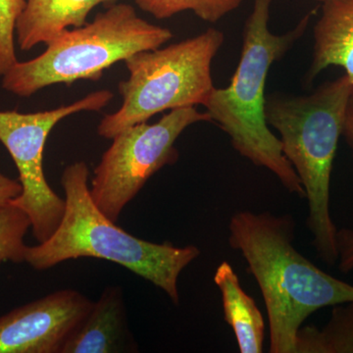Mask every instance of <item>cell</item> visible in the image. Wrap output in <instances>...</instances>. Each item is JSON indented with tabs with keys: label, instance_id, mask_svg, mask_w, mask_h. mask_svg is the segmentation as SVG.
Returning a JSON list of instances; mask_svg holds the SVG:
<instances>
[{
	"label": "cell",
	"instance_id": "d6986e66",
	"mask_svg": "<svg viewBox=\"0 0 353 353\" xmlns=\"http://www.w3.org/2000/svg\"><path fill=\"white\" fill-rule=\"evenodd\" d=\"M22 185L19 180H13L0 173V210L6 208L13 199L20 196Z\"/></svg>",
	"mask_w": 353,
	"mask_h": 353
},
{
	"label": "cell",
	"instance_id": "9c48e42d",
	"mask_svg": "<svg viewBox=\"0 0 353 353\" xmlns=\"http://www.w3.org/2000/svg\"><path fill=\"white\" fill-rule=\"evenodd\" d=\"M92 305L67 289L13 309L0 317V353H61Z\"/></svg>",
	"mask_w": 353,
	"mask_h": 353
},
{
	"label": "cell",
	"instance_id": "30bf717a",
	"mask_svg": "<svg viewBox=\"0 0 353 353\" xmlns=\"http://www.w3.org/2000/svg\"><path fill=\"white\" fill-rule=\"evenodd\" d=\"M128 323L122 288L109 285L65 343L61 353L139 352Z\"/></svg>",
	"mask_w": 353,
	"mask_h": 353
},
{
	"label": "cell",
	"instance_id": "52a82bcc",
	"mask_svg": "<svg viewBox=\"0 0 353 353\" xmlns=\"http://www.w3.org/2000/svg\"><path fill=\"white\" fill-rule=\"evenodd\" d=\"M199 122H211L210 115L196 108L174 109L154 124L141 123L113 138L95 167L90 188L99 210L117 223L146 182L163 167L178 161L176 139L188 127Z\"/></svg>",
	"mask_w": 353,
	"mask_h": 353
},
{
	"label": "cell",
	"instance_id": "7c38bea8",
	"mask_svg": "<svg viewBox=\"0 0 353 353\" xmlns=\"http://www.w3.org/2000/svg\"><path fill=\"white\" fill-rule=\"evenodd\" d=\"M312 61L306 82L330 66L345 70L353 85V0H325L313 31Z\"/></svg>",
	"mask_w": 353,
	"mask_h": 353
},
{
	"label": "cell",
	"instance_id": "8fae6325",
	"mask_svg": "<svg viewBox=\"0 0 353 353\" xmlns=\"http://www.w3.org/2000/svg\"><path fill=\"white\" fill-rule=\"evenodd\" d=\"M118 0H27L16 25V41L21 50L50 43L69 28H80L97 6L109 7Z\"/></svg>",
	"mask_w": 353,
	"mask_h": 353
},
{
	"label": "cell",
	"instance_id": "ac0fdd59",
	"mask_svg": "<svg viewBox=\"0 0 353 353\" xmlns=\"http://www.w3.org/2000/svg\"><path fill=\"white\" fill-rule=\"evenodd\" d=\"M338 268L343 274L353 270V230L341 229L336 233Z\"/></svg>",
	"mask_w": 353,
	"mask_h": 353
},
{
	"label": "cell",
	"instance_id": "2e32d148",
	"mask_svg": "<svg viewBox=\"0 0 353 353\" xmlns=\"http://www.w3.org/2000/svg\"><path fill=\"white\" fill-rule=\"evenodd\" d=\"M30 229L31 221L24 211L11 203L0 210V263H24L25 236Z\"/></svg>",
	"mask_w": 353,
	"mask_h": 353
},
{
	"label": "cell",
	"instance_id": "ba28073f",
	"mask_svg": "<svg viewBox=\"0 0 353 353\" xmlns=\"http://www.w3.org/2000/svg\"><path fill=\"white\" fill-rule=\"evenodd\" d=\"M113 97L110 90H102L52 110L34 113L0 111V143L12 157L22 185L20 196L10 203L29 217L32 233L38 243L48 240L54 233L65 210V199L51 189L44 175L46 139L64 118L83 111H101Z\"/></svg>",
	"mask_w": 353,
	"mask_h": 353
},
{
	"label": "cell",
	"instance_id": "277c9868",
	"mask_svg": "<svg viewBox=\"0 0 353 353\" xmlns=\"http://www.w3.org/2000/svg\"><path fill=\"white\" fill-rule=\"evenodd\" d=\"M272 0H254L243 28V50L238 68L225 88L213 90L204 104L211 121L231 139L232 145L253 164L268 169L290 194H305L294 167L283 153L281 141L265 120V85L269 70L303 36L310 14L283 34L269 30Z\"/></svg>",
	"mask_w": 353,
	"mask_h": 353
},
{
	"label": "cell",
	"instance_id": "6da1fadb",
	"mask_svg": "<svg viewBox=\"0 0 353 353\" xmlns=\"http://www.w3.org/2000/svg\"><path fill=\"white\" fill-rule=\"evenodd\" d=\"M290 214L239 211L229 223V245L241 252L259 284L269 325V352L296 353L303 322L327 306L353 301V285L333 277L294 245Z\"/></svg>",
	"mask_w": 353,
	"mask_h": 353
},
{
	"label": "cell",
	"instance_id": "5b68a950",
	"mask_svg": "<svg viewBox=\"0 0 353 353\" xmlns=\"http://www.w3.org/2000/svg\"><path fill=\"white\" fill-rule=\"evenodd\" d=\"M166 28L139 17L129 4H114L92 22L66 30L46 44L41 55L14 65L2 76V88L30 97L57 83L99 81L106 69L141 52L161 48L173 38Z\"/></svg>",
	"mask_w": 353,
	"mask_h": 353
},
{
	"label": "cell",
	"instance_id": "44dd1931",
	"mask_svg": "<svg viewBox=\"0 0 353 353\" xmlns=\"http://www.w3.org/2000/svg\"><path fill=\"white\" fill-rule=\"evenodd\" d=\"M318 1H321V2H323V1H325V0H318Z\"/></svg>",
	"mask_w": 353,
	"mask_h": 353
},
{
	"label": "cell",
	"instance_id": "ffe728a7",
	"mask_svg": "<svg viewBox=\"0 0 353 353\" xmlns=\"http://www.w3.org/2000/svg\"><path fill=\"white\" fill-rule=\"evenodd\" d=\"M345 141H347L348 148L352 152L353 159V85L352 92H350V97L345 108V121H343V134Z\"/></svg>",
	"mask_w": 353,
	"mask_h": 353
},
{
	"label": "cell",
	"instance_id": "e0dca14e",
	"mask_svg": "<svg viewBox=\"0 0 353 353\" xmlns=\"http://www.w3.org/2000/svg\"><path fill=\"white\" fill-rule=\"evenodd\" d=\"M27 0H0V76L17 63L15 50L16 25Z\"/></svg>",
	"mask_w": 353,
	"mask_h": 353
},
{
	"label": "cell",
	"instance_id": "5bb4252c",
	"mask_svg": "<svg viewBox=\"0 0 353 353\" xmlns=\"http://www.w3.org/2000/svg\"><path fill=\"white\" fill-rule=\"evenodd\" d=\"M296 353H353V301L334 305L322 329L301 327Z\"/></svg>",
	"mask_w": 353,
	"mask_h": 353
},
{
	"label": "cell",
	"instance_id": "8992f818",
	"mask_svg": "<svg viewBox=\"0 0 353 353\" xmlns=\"http://www.w3.org/2000/svg\"><path fill=\"white\" fill-rule=\"evenodd\" d=\"M223 43L224 34L209 28L194 38L127 58L130 76L118 85L122 105L104 116L99 136L112 139L155 114L204 106L215 90L211 65Z\"/></svg>",
	"mask_w": 353,
	"mask_h": 353
},
{
	"label": "cell",
	"instance_id": "9a60e30c",
	"mask_svg": "<svg viewBox=\"0 0 353 353\" xmlns=\"http://www.w3.org/2000/svg\"><path fill=\"white\" fill-rule=\"evenodd\" d=\"M137 6L158 20L168 19L183 11H192L197 17L216 23L236 10L243 0H134Z\"/></svg>",
	"mask_w": 353,
	"mask_h": 353
},
{
	"label": "cell",
	"instance_id": "7a4b0ae2",
	"mask_svg": "<svg viewBox=\"0 0 353 353\" xmlns=\"http://www.w3.org/2000/svg\"><path fill=\"white\" fill-rule=\"evenodd\" d=\"M90 169L83 161L65 168L61 185L65 210L59 226L48 240L27 246L25 263L37 271L67 260L92 257L119 264L163 290L178 305L181 273L201 255L196 245L176 246L137 238L121 229L94 203L88 185Z\"/></svg>",
	"mask_w": 353,
	"mask_h": 353
},
{
	"label": "cell",
	"instance_id": "3957f363",
	"mask_svg": "<svg viewBox=\"0 0 353 353\" xmlns=\"http://www.w3.org/2000/svg\"><path fill=\"white\" fill-rule=\"evenodd\" d=\"M352 85L345 74L311 94H273L265 99V120L277 130L283 153L303 187L313 248L329 266L339 259L338 229L330 211L331 176Z\"/></svg>",
	"mask_w": 353,
	"mask_h": 353
},
{
	"label": "cell",
	"instance_id": "4fadbf2b",
	"mask_svg": "<svg viewBox=\"0 0 353 353\" xmlns=\"http://www.w3.org/2000/svg\"><path fill=\"white\" fill-rule=\"evenodd\" d=\"M222 297L225 321L236 336L241 353L263 352L265 321L254 299L241 287L238 274L227 261L216 269L214 278Z\"/></svg>",
	"mask_w": 353,
	"mask_h": 353
}]
</instances>
